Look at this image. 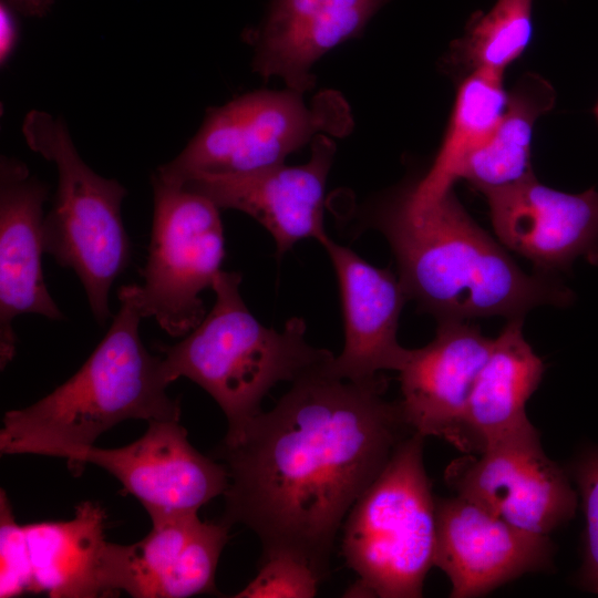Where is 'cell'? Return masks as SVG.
I'll return each mask as SVG.
<instances>
[{
	"label": "cell",
	"instance_id": "obj_1",
	"mask_svg": "<svg viewBox=\"0 0 598 598\" xmlns=\"http://www.w3.org/2000/svg\"><path fill=\"white\" fill-rule=\"evenodd\" d=\"M322 367L212 453L228 473L221 519L250 529L262 556H292L321 578L349 511L413 432L383 374L351 381Z\"/></svg>",
	"mask_w": 598,
	"mask_h": 598
},
{
	"label": "cell",
	"instance_id": "obj_2",
	"mask_svg": "<svg viewBox=\"0 0 598 598\" xmlns=\"http://www.w3.org/2000/svg\"><path fill=\"white\" fill-rule=\"evenodd\" d=\"M370 221L391 246L408 299L437 322L524 318L535 307L574 301V292L550 274L524 272L453 188L416 208L394 196L377 206Z\"/></svg>",
	"mask_w": 598,
	"mask_h": 598
},
{
	"label": "cell",
	"instance_id": "obj_3",
	"mask_svg": "<svg viewBox=\"0 0 598 598\" xmlns=\"http://www.w3.org/2000/svg\"><path fill=\"white\" fill-rule=\"evenodd\" d=\"M117 296L120 309L83 365L35 403L6 412L2 455L60 457L74 472L97 437L123 421L179 420V400L166 392L162 355L147 351L138 330L142 316L126 295Z\"/></svg>",
	"mask_w": 598,
	"mask_h": 598
},
{
	"label": "cell",
	"instance_id": "obj_4",
	"mask_svg": "<svg viewBox=\"0 0 598 598\" xmlns=\"http://www.w3.org/2000/svg\"><path fill=\"white\" fill-rule=\"evenodd\" d=\"M240 274L220 270L209 313L181 342L161 348L166 381L184 377L203 388L226 416V437L262 411L278 382H293L334 357L307 343L301 318L289 319L280 332L261 324L240 296Z\"/></svg>",
	"mask_w": 598,
	"mask_h": 598
},
{
	"label": "cell",
	"instance_id": "obj_5",
	"mask_svg": "<svg viewBox=\"0 0 598 598\" xmlns=\"http://www.w3.org/2000/svg\"><path fill=\"white\" fill-rule=\"evenodd\" d=\"M412 432L349 511L341 550L358 579L346 596L419 598L434 566L435 497Z\"/></svg>",
	"mask_w": 598,
	"mask_h": 598
},
{
	"label": "cell",
	"instance_id": "obj_6",
	"mask_svg": "<svg viewBox=\"0 0 598 598\" xmlns=\"http://www.w3.org/2000/svg\"><path fill=\"white\" fill-rule=\"evenodd\" d=\"M22 134L33 152L54 164L58 187L43 219L44 252L78 275L94 319L113 318L109 292L131 257L121 207L126 189L95 173L80 156L61 118L30 111Z\"/></svg>",
	"mask_w": 598,
	"mask_h": 598
},
{
	"label": "cell",
	"instance_id": "obj_7",
	"mask_svg": "<svg viewBox=\"0 0 598 598\" xmlns=\"http://www.w3.org/2000/svg\"><path fill=\"white\" fill-rule=\"evenodd\" d=\"M349 115L336 94L308 106L291 89L243 94L208 111L198 132L156 175L182 185L203 174H243L285 164V158L323 133L341 135Z\"/></svg>",
	"mask_w": 598,
	"mask_h": 598
},
{
	"label": "cell",
	"instance_id": "obj_8",
	"mask_svg": "<svg viewBox=\"0 0 598 598\" xmlns=\"http://www.w3.org/2000/svg\"><path fill=\"white\" fill-rule=\"evenodd\" d=\"M153 225L143 285H126L142 318L184 337L205 317L200 292L213 288L225 256L219 207L184 186L152 176Z\"/></svg>",
	"mask_w": 598,
	"mask_h": 598
},
{
	"label": "cell",
	"instance_id": "obj_9",
	"mask_svg": "<svg viewBox=\"0 0 598 598\" xmlns=\"http://www.w3.org/2000/svg\"><path fill=\"white\" fill-rule=\"evenodd\" d=\"M444 478L456 495L538 535L549 536L577 507V493L535 427L452 461Z\"/></svg>",
	"mask_w": 598,
	"mask_h": 598
},
{
	"label": "cell",
	"instance_id": "obj_10",
	"mask_svg": "<svg viewBox=\"0 0 598 598\" xmlns=\"http://www.w3.org/2000/svg\"><path fill=\"white\" fill-rule=\"evenodd\" d=\"M230 525L204 522L198 513L152 519L141 540L104 544L102 597L125 591L135 598H185L217 594L215 576Z\"/></svg>",
	"mask_w": 598,
	"mask_h": 598
},
{
	"label": "cell",
	"instance_id": "obj_11",
	"mask_svg": "<svg viewBox=\"0 0 598 598\" xmlns=\"http://www.w3.org/2000/svg\"><path fill=\"white\" fill-rule=\"evenodd\" d=\"M85 464L113 475L151 520L198 513L228 485L224 464L198 452L179 420L150 421L138 440L122 447L91 446L79 457L74 474Z\"/></svg>",
	"mask_w": 598,
	"mask_h": 598
},
{
	"label": "cell",
	"instance_id": "obj_12",
	"mask_svg": "<svg viewBox=\"0 0 598 598\" xmlns=\"http://www.w3.org/2000/svg\"><path fill=\"white\" fill-rule=\"evenodd\" d=\"M499 243L530 260L538 272L569 271L577 258L598 266V189L578 194L522 179L478 190Z\"/></svg>",
	"mask_w": 598,
	"mask_h": 598
},
{
	"label": "cell",
	"instance_id": "obj_13",
	"mask_svg": "<svg viewBox=\"0 0 598 598\" xmlns=\"http://www.w3.org/2000/svg\"><path fill=\"white\" fill-rule=\"evenodd\" d=\"M435 511L434 566L450 580L452 598L481 597L551 567L549 536L516 527L456 494L435 497Z\"/></svg>",
	"mask_w": 598,
	"mask_h": 598
},
{
	"label": "cell",
	"instance_id": "obj_14",
	"mask_svg": "<svg viewBox=\"0 0 598 598\" xmlns=\"http://www.w3.org/2000/svg\"><path fill=\"white\" fill-rule=\"evenodd\" d=\"M336 145L321 134L307 163L285 164L243 174L196 175L181 186L204 195L219 208L248 214L274 237L276 255L308 238L319 243L324 229V193Z\"/></svg>",
	"mask_w": 598,
	"mask_h": 598
},
{
	"label": "cell",
	"instance_id": "obj_15",
	"mask_svg": "<svg viewBox=\"0 0 598 598\" xmlns=\"http://www.w3.org/2000/svg\"><path fill=\"white\" fill-rule=\"evenodd\" d=\"M493 339L466 321H439L434 339L409 350L400 369L399 404L408 426L468 453L465 415Z\"/></svg>",
	"mask_w": 598,
	"mask_h": 598
},
{
	"label": "cell",
	"instance_id": "obj_16",
	"mask_svg": "<svg viewBox=\"0 0 598 598\" xmlns=\"http://www.w3.org/2000/svg\"><path fill=\"white\" fill-rule=\"evenodd\" d=\"M339 283L344 346L322 370L338 379L362 381L382 371H400L409 350L398 341L399 319L406 293L388 268L367 262L328 235L320 241Z\"/></svg>",
	"mask_w": 598,
	"mask_h": 598
},
{
	"label": "cell",
	"instance_id": "obj_17",
	"mask_svg": "<svg viewBox=\"0 0 598 598\" xmlns=\"http://www.w3.org/2000/svg\"><path fill=\"white\" fill-rule=\"evenodd\" d=\"M48 185L19 159L0 162V364L16 353L13 320L21 313L62 320L43 278V205Z\"/></svg>",
	"mask_w": 598,
	"mask_h": 598
},
{
	"label": "cell",
	"instance_id": "obj_18",
	"mask_svg": "<svg viewBox=\"0 0 598 598\" xmlns=\"http://www.w3.org/2000/svg\"><path fill=\"white\" fill-rule=\"evenodd\" d=\"M544 371L542 359L523 334V318L508 319L493 339L468 400L467 454L534 427L526 403L540 384Z\"/></svg>",
	"mask_w": 598,
	"mask_h": 598
},
{
	"label": "cell",
	"instance_id": "obj_19",
	"mask_svg": "<svg viewBox=\"0 0 598 598\" xmlns=\"http://www.w3.org/2000/svg\"><path fill=\"white\" fill-rule=\"evenodd\" d=\"M104 520L99 504L84 502L71 520L23 526L30 590L47 591L50 597H102Z\"/></svg>",
	"mask_w": 598,
	"mask_h": 598
},
{
	"label": "cell",
	"instance_id": "obj_20",
	"mask_svg": "<svg viewBox=\"0 0 598 598\" xmlns=\"http://www.w3.org/2000/svg\"><path fill=\"white\" fill-rule=\"evenodd\" d=\"M508 101L503 74L472 72L461 79L441 146L422 178L396 197L409 207L430 204L453 188L466 158L489 136Z\"/></svg>",
	"mask_w": 598,
	"mask_h": 598
},
{
	"label": "cell",
	"instance_id": "obj_21",
	"mask_svg": "<svg viewBox=\"0 0 598 598\" xmlns=\"http://www.w3.org/2000/svg\"><path fill=\"white\" fill-rule=\"evenodd\" d=\"M556 92L544 76L527 72L508 91L506 109L489 136L466 158L458 179L476 190L507 185L533 172L536 122L555 105Z\"/></svg>",
	"mask_w": 598,
	"mask_h": 598
},
{
	"label": "cell",
	"instance_id": "obj_22",
	"mask_svg": "<svg viewBox=\"0 0 598 598\" xmlns=\"http://www.w3.org/2000/svg\"><path fill=\"white\" fill-rule=\"evenodd\" d=\"M533 34V0H496L489 10L472 13L463 34L452 41L444 66L461 79L476 71L504 74Z\"/></svg>",
	"mask_w": 598,
	"mask_h": 598
},
{
	"label": "cell",
	"instance_id": "obj_23",
	"mask_svg": "<svg viewBox=\"0 0 598 598\" xmlns=\"http://www.w3.org/2000/svg\"><path fill=\"white\" fill-rule=\"evenodd\" d=\"M390 0H324L321 10L288 47L254 66L264 79L279 76L303 93L313 86L310 69L324 53L360 34Z\"/></svg>",
	"mask_w": 598,
	"mask_h": 598
},
{
	"label": "cell",
	"instance_id": "obj_24",
	"mask_svg": "<svg viewBox=\"0 0 598 598\" xmlns=\"http://www.w3.org/2000/svg\"><path fill=\"white\" fill-rule=\"evenodd\" d=\"M324 0H271L264 22L250 31L247 40L255 48L254 66L271 58L309 25Z\"/></svg>",
	"mask_w": 598,
	"mask_h": 598
},
{
	"label": "cell",
	"instance_id": "obj_25",
	"mask_svg": "<svg viewBox=\"0 0 598 598\" xmlns=\"http://www.w3.org/2000/svg\"><path fill=\"white\" fill-rule=\"evenodd\" d=\"M322 578L305 561L285 554L262 556L256 577L237 598H311Z\"/></svg>",
	"mask_w": 598,
	"mask_h": 598
},
{
	"label": "cell",
	"instance_id": "obj_26",
	"mask_svg": "<svg viewBox=\"0 0 598 598\" xmlns=\"http://www.w3.org/2000/svg\"><path fill=\"white\" fill-rule=\"evenodd\" d=\"M574 477L586 517V540L580 584L598 594V448L584 452L574 464Z\"/></svg>",
	"mask_w": 598,
	"mask_h": 598
},
{
	"label": "cell",
	"instance_id": "obj_27",
	"mask_svg": "<svg viewBox=\"0 0 598 598\" xmlns=\"http://www.w3.org/2000/svg\"><path fill=\"white\" fill-rule=\"evenodd\" d=\"M30 568L23 526L13 518L1 491V597L30 590Z\"/></svg>",
	"mask_w": 598,
	"mask_h": 598
},
{
	"label": "cell",
	"instance_id": "obj_28",
	"mask_svg": "<svg viewBox=\"0 0 598 598\" xmlns=\"http://www.w3.org/2000/svg\"><path fill=\"white\" fill-rule=\"evenodd\" d=\"M18 42V25L11 7L4 1L0 4V63L6 64Z\"/></svg>",
	"mask_w": 598,
	"mask_h": 598
},
{
	"label": "cell",
	"instance_id": "obj_29",
	"mask_svg": "<svg viewBox=\"0 0 598 598\" xmlns=\"http://www.w3.org/2000/svg\"><path fill=\"white\" fill-rule=\"evenodd\" d=\"M10 7L25 16L42 17L49 12L54 0H4Z\"/></svg>",
	"mask_w": 598,
	"mask_h": 598
},
{
	"label": "cell",
	"instance_id": "obj_30",
	"mask_svg": "<svg viewBox=\"0 0 598 598\" xmlns=\"http://www.w3.org/2000/svg\"><path fill=\"white\" fill-rule=\"evenodd\" d=\"M594 112H595V115H596V117L598 120V103L596 104Z\"/></svg>",
	"mask_w": 598,
	"mask_h": 598
}]
</instances>
